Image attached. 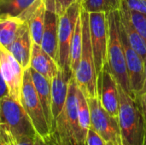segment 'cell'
Wrapping results in <instances>:
<instances>
[{
	"instance_id": "obj_1",
	"label": "cell",
	"mask_w": 146,
	"mask_h": 145,
	"mask_svg": "<svg viewBox=\"0 0 146 145\" xmlns=\"http://www.w3.org/2000/svg\"><path fill=\"white\" fill-rule=\"evenodd\" d=\"M118 124L121 145H145L146 122L139 101L127 93L120 85Z\"/></svg>"
},
{
	"instance_id": "obj_2",
	"label": "cell",
	"mask_w": 146,
	"mask_h": 145,
	"mask_svg": "<svg viewBox=\"0 0 146 145\" xmlns=\"http://www.w3.org/2000/svg\"><path fill=\"white\" fill-rule=\"evenodd\" d=\"M77 88L72 76L69 79L66 103L55 121L51 132L58 145H86V137L80 129L78 119Z\"/></svg>"
},
{
	"instance_id": "obj_3",
	"label": "cell",
	"mask_w": 146,
	"mask_h": 145,
	"mask_svg": "<svg viewBox=\"0 0 146 145\" xmlns=\"http://www.w3.org/2000/svg\"><path fill=\"white\" fill-rule=\"evenodd\" d=\"M82 22V50L79 64L73 73L78 88L86 97H99L98 77L96 73L93 52L89 31V14L80 9Z\"/></svg>"
},
{
	"instance_id": "obj_4",
	"label": "cell",
	"mask_w": 146,
	"mask_h": 145,
	"mask_svg": "<svg viewBox=\"0 0 146 145\" xmlns=\"http://www.w3.org/2000/svg\"><path fill=\"white\" fill-rule=\"evenodd\" d=\"M106 15L109 27L107 48L108 66L115 78L118 85H120L127 93L134 97L130 86L126 57L121 38L119 10L111 11L106 13Z\"/></svg>"
},
{
	"instance_id": "obj_5",
	"label": "cell",
	"mask_w": 146,
	"mask_h": 145,
	"mask_svg": "<svg viewBox=\"0 0 146 145\" xmlns=\"http://www.w3.org/2000/svg\"><path fill=\"white\" fill-rule=\"evenodd\" d=\"M21 104L28 115L37 135L43 138H49L51 132L32 79L30 68L23 72Z\"/></svg>"
},
{
	"instance_id": "obj_6",
	"label": "cell",
	"mask_w": 146,
	"mask_h": 145,
	"mask_svg": "<svg viewBox=\"0 0 146 145\" xmlns=\"http://www.w3.org/2000/svg\"><path fill=\"white\" fill-rule=\"evenodd\" d=\"M80 1L73 3L62 15L58 16L57 64L69 78L72 77L70 70V46L75 25L80 14Z\"/></svg>"
},
{
	"instance_id": "obj_7",
	"label": "cell",
	"mask_w": 146,
	"mask_h": 145,
	"mask_svg": "<svg viewBox=\"0 0 146 145\" xmlns=\"http://www.w3.org/2000/svg\"><path fill=\"white\" fill-rule=\"evenodd\" d=\"M90 38L93 52L98 83L107 63L109 27L106 13H88Z\"/></svg>"
},
{
	"instance_id": "obj_8",
	"label": "cell",
	"mask_w": 146,
	"mask_h": 145,
	"mask_svg": "<svg viewBox=\"0 0 146 145\" xmlns=\"http://www.w3.org/2000/svg\"><path fill=\"white\" fill-rule=\"evenodd\" d=\"M91 115V128L107 145H121L118 120L112 117L101 105L99 97H86Z\"/></svg>"
},
{
	"instance_id": "obj_9",
	"label": "cell",
	"mask_w": 146,
	"mask_h": 145,
	"mask_svg": "<svg viewBox=\"0 0 146 145\" xmlns=\"http://www.w3.org/2000/svg\"><path fill=\"white\" fill-rule=\"evenodd\" d=\"M0 119L12 132L18 136L36 138L37 133L21 104L9 96L0 100Z\"/></svg>"
},
{
	"instance_id": "obj_10",
	"label": "cell",
	"mask_w": 146,
	"mask_h": 145,
	"mask_svg": "<svg viewBox=\"0 0 146 145\" xmlns=\"http://www.w3.org/2000/svg\"><path fill=\"white\" fill-rule=\"evenodd\" d=\"M120 32L121 43L125 53L126 63L130 80V86L133 97L137 98L138 95L141 92L144 78H145V68H144V59L142 56L133 48L129 40L127 37V34L121 24L120 21Z\"/></svg>"
},
{
	"instance_id": "obj_11",
	"label": "cell",
	"mask_w": 146,
	"mask_h": 145,
	"mask_svg": "<svg viewBox=\"0 0 146 145\" xmlns=\"http://www.w3.org/2000/svg\"><path fill=\"white\" fill-rule=\"evenodd\" d=\"M0 70L8 86L9 97L21 103L24 70L15 58L2 45H0Z\"/></svg>"
},
{
	"instance_id": "obj_12",
	"label": "cell",
	"mask_w": 146,
	"mask_h": 145,
	"mask_svg": "<svg viewBox=\"0 0 146 145\" xmlns=\"http://www.w3.org/2000/svg\"><path fill=\"white\" fill-rule=\"evenodd\" d=\"M99 100L103 108L114 118L118 120L119 91L118 83L111 73L108 63L104 66L98 83Z\"/></svg>"
},
{
	"instance_id": "obj_13",
	"label": "cell",
	"mask_w": 146,
	"mask_h": 145,
	"mask_svg": "<svg viewBox=\"0 0 146 145\" xmlns=\"http://www.w3.org/2000/svg\"><path fill=\"white\" fill-rule=\"evenodd\" d=\"M46 6L44 0H35L28 8L22 11L18 17L27 23L33 43L41 44Z\"/></svg>"
},
{
	"instance_id": "obj_14",
	"label": "cell",
	"mask_w": 146,
	"mask_h": 145,
	"mask_svg": "<svg viewBox=\"0 0 146 145\" xmlns=\"http://www.w3.org/2000/svg\"><path fill=\"white\" fill-rule=\"evenodd\" d=\"M33 40L29 28L26 22L23 23L14 42L6 49L19 62L23 70L30 68Z\"/></svg>"
},
{
	"instance_id": "obj_15",
	"label": "cell",
	"mask_w": 146,
	"mask_h": 145,
	"mask_svg": "<svg viewBox=\"0 0 146 145\" xmlns=\"http://www.w3.org/2000/svg\"><path fill=\"white\" fill-rule=\"evenodd\" d=\"M42 49L57 63L58 50V15L52 9H46L44 26L41 41ZM58 65V64H57Z\"/></svg>"
},
{
	"instance_id": "obj_16",
	"label": "cell",
	"mask_w": 146,
	"mask_h": 145,
	"mask_svg": "<svg viewBox=\"0 0 146 145\" xmlns=\"http://www.w3.org/2000/svg\"><path fill=\"white\" fill-rule=\"evenodd\" d=\"M69 79L70 78L68 77L63 70L59 68L51 81V111L53 117V126L66 103Z\"/></svg>"
},
{
	"instance_id": "obj_17",
	"label": "cell",
	"mask_w": 146,
	"mask_h": 145,
	"mask_svg": "<svg viewBox=\"0 0 146 145\" xmlns=\"http://www.w3.org/2000/svg\"><path fill=\"white\" fill-rule=\"evenodd\" d=\"M30 68L43 75L51 84L59 66L56 61L42 49L40 44L33 42Z\"/></svg>"
},
{
	"instance_id": "obj_18",
	"label": "cell",
	"mask_w": 146,
	"mask_h": 145,
	"mask_svg": "<svg viewBox=\"0 0 146 145\" xmlns=\"http://www.w3.org/2000/svg\"><path fill=\"white\" fill-rule=\"evenodd\" d=\"M32 79L43 107L44 115L50 127V132L53 128V117L51 111V84L43 75L30 68Z\"/></svg>"
},
{
	"instance_id": "obj_19",
	"label": "cell",
	"mask_w": 146,
	"mask_h": 145,
	"mask_svg": "<svg viewBox=\"0 0 146 145\" xmlns=\"http://www.w3.org/2000/svg\"><path fill=\"white\" fill-rule=\"evenodd\" d=\"M120 21L121 24L127 34V37L129 40V43L133 48L142 56L145 60L146 58V42L144 38L140 35L138 30L133 26V22L130 20V17L127 13V5L123 0L121 9H119Z\"/></svg>"
},
{
	"instance_id": "obj_20",
	"label": "cell",
	"mask_w": 146,
	"mask_h": 145,
	"mask_svg": "<svg viewBox=\"0 0 146 145\" xmlns=\"http://www.w3.org/2000/svg\"><path fill=\"white\" fill-rule=\"evenodd\" d=\"M24 21L18 16L0 15V45L7 49L15 39Z\"/></svg>"
},
{
	"instance_id": "obj_21",
	"label": "cell",
	"mask_w": 146,
	"mask_h": 145,
	"mask_svg": "<svg viewBox=\"0 0 146 145\" xmlns=\"http://www.w3.org/2000/svg\"><path fill=\"white\" fill-rule=\"evenodd\" d=\"M123 0H81V8L87 13H109L119 10Z\"/></svg>"
},
{
	"instance_id": "obj_22",
	"label": "cell",
	"mask_w": 146,
	"mask_h": 145,
	"mask_svg": "<svg viewBox=\"0 0 146 145\" xmlns=\"http://www.w3.org/2000/svg\"><path fill=\"white\" fill-rule=\"evenodd\" d=\"M81 50H82V22H81V17L80 14L78 17L72 42L70 46V70L73 73H74L81 55Z\"/></svg>"
},
{
	"instance_id": "obj_23",
	"label": "cell",
	"mask_w": 146,
	"mask_h": 145,
	"mask_svg": "<svg viewBox=\"0 0 146 145\" xmlns=\"http://www.w3.org/2000/svg\"><path fill=\"white\" fill-rule=\"evenodd\" d=\"M77 99H78L79 124H80V126L83 134L86 137H87L88 131L91 129L90 109H89V104H88L86 97L79 88H77Z\"/></svg>"
},
{
	"instance_id": "obj_24",
	"label": "cell",
	"mask_w": 146,
	"mask_h": 145,
	"mask_svg": "<svg viewBox=\"0 0 146 145\" xmlns=\"http://www.w3.org/2000/svg\"><path fill=\"white\" fill-rule=\"evenodd\" d=\"M36 138L18 136L0 122V145H33Z\"/></svg>"
},
{
	"instance_id": "obj_25",
	"label": "cell",
	"mask_w": 146,
	"mask_h": 145,
	"mask_svg": "<svg viewBox=\"0 0 146 145\" xmlns=\"http://www.w3.org/2000/svg\"><path fill=\"white\" fill-rule=\"evenodd\" d=\"M35 0H0V15L18 16Z\"/></svg>"
},
{
	"instance_id": "obj_26",
	"label": "cell",
	"mask_w": 146,
	"mask_h": 145,
	"mask_svg": "<svg viewBox=\"0 0 146 145\" xmlns=\"http://www.w3.org/2000/svg\"><path fill=\"white\" fill-rule=\"evenodd\" d=\"M127 9L131 21L133 22L135 28L138 30V32L140 33V35L144 38L146 42V15L128 9L127 6Z\"/></svg>"
},
{
	"instance_id": "obj_27",
	"label": "cell",
	"mask_w": 146,
	"mask_h": 145,
	"mask_svg": "<svg viewBox=\"0 0 146 145\" xmlns=\"http://www.w3.org/2000/svg\"><path fill=\"white\" fill-rule=\"evenodd\" d=\"M80 0H44L46 9L54 10L56 15H62L73 3Z\"/></svg>"
},
{
	"instance_id": "obj_28",
	"label": "cell",
	"mask_w": 146,
	"mask_h": 145,
	"mask_svg": "<svg viewBox=\"0 0 146 145\" xmlns=\"http://www.w3.org/2000/svg\"><path fill=\"white\" fill-rule=\"evenodd\" d=\"M129 9L146 15V0H124Z\"/></svg>"
},
{
	"instance_id": "obj_29",
	"label": "cell",
	"mask_w": 146,
	"mask_h": 145,
	"mask_svg": "<svg viewBox=\"0 0 146 145\" xmlns=\"http://www.w3.org/2000/svg\"><path fill=\"white\" fill-rule=\"evenodd\" d=\"M86 145H107L104 139L92 128L88 131L86 137Z\"/></svg>"
},
{
	"instance_id": "obj_30",
	"label": "cell",
	"mask_w": 146,
	"mask_h": 145,
	"mask_svg": "<svg viewBox=\"0 0 146 145\" xmlns=\"http://www.w3.org/2000/svg\"><path fill=\"white\" fill-rule=\"evenodd\" d=\"M33 145H58V144L56 143V139L54 138V137L51 134L47 138H43L39 137L38 135H37Z\"/></svg>"
},
{
	"instance_id": "obj_31",
	"label": "cell",
	"mask_w": 146,
	"mask_h": 145,
	"mask_svg": "<svg viewBox=\"0 0 146 145\" xmlns=\"http://www.w3.org/2000/svg\"><path fill=\"white\" fill-rule=\"evenodd\" d=\"M137 99L139 101V103L143 116H144L145 121L146 122V91L139 93L138 95V97H137Z\"/></svg>"
},
{
	"instance_id": "obj_32",
	"label": "cell",
	"mask_w": 146,
	"mask_h": 145,
	"mask_svg": "<svg viewBox=\"0 0 146 145\" xmlns=\"http://www.w3.org/2000/svg\"><path fill=\"white\" fill-rule=\"evenodd\" d=\"M8 96H9V89H8V86H7L5 81L2 76L1 70H0V100L5 97H8Z\"/></svg>"
},
{
	"instance_id": "obj_33",
	"label": "cell",
	"mask_w": 146,
	"mask_h": 145,
	"mask_svg": "<svg viewBox=\"0 0 146 145\" xmlns=\"http://www.w3.org/2000/svg\"><path fill=\"white\" fill-rule=\"evenodd\" d=\"M144 68H145V78H144V85H143V88H142L141 92L146 91V58L144 60Z\"/></svg>"
},
{
	"instance_id": "obj_34",
	"label": "cell",
	"mask_w": 146,
	"mask_h": 145,
	"mask_svg": "<svg viewBox=\"0 0 146 145\" xmlns=\"http://www.w3.org/2000/svg\"><path fill=\"white\" fill-rule=\"evenodd\" d=\"M0 122H1V119H0Z\"/></svg>"
},
{
	"instance_id": "obj_35",
	"label": "cell",
	"mask_w": 146,
	"mask_h": 145,
	"mask_svg": "<svg viewBox=\"0 0 146 145\" xmlns=\"http://www.w3.org/2000/svg\"><path fill=\"white\" fill-rule=\"evenodd\" d=\"M145 145H146V140H145Z\"/></svg>"
}]
</instances>
